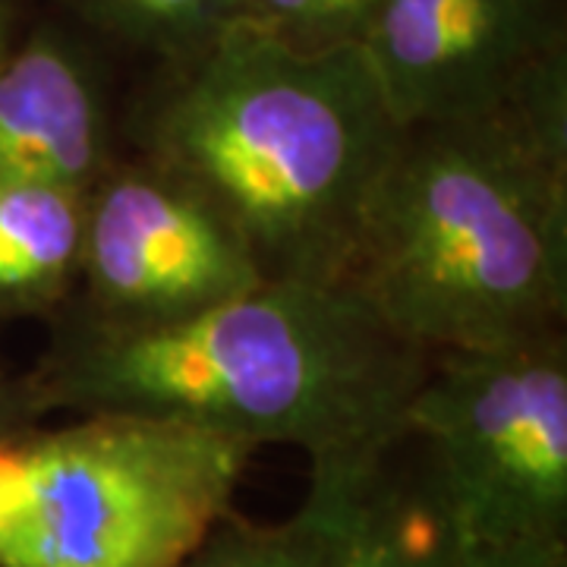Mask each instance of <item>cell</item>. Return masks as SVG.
Listing matches in <instances>:
<instances>
[{"mask_svg": "<svg viewBox=\"0 0 567 567\" xmlns=\"http://www.w3.org/2000/svg\"><path fill=\"white\" fill-rule=\"evenodd\" d=\"M265 278L234 230L152 164H111L85 193L73 322L158 328L256 290Z\"/></svg>", "mask_w": 567, "mask_h": 567, "instance_id": "52a82bcc", "label": "cell"}, {"mask_svg": "<svg viewBox=\"0 0 567 567\" xmlns=\"http://www.w3.org/2000/svg\"><path fill=\"white\" fill-rule=\"evenodd\" d=\"M445 533L423 492H404L385 476V464L357 480L341 567H442Z\"/></svg>", "mask_w": 567, "mask_h": 567, "instance_id": "30bf717a", "label": "cell"}, {"mask_svg": "<svg viewBox=\"0 0 567 567\" xmlns=\"http://www.w3.org/2000/svg\"><path fill=\"white\" fill-rule=\"evenodd\" d=\"M442 567H567V546H457L445 536Z\"/></svg>", "mask_w": 567, "mask_h": 567, "instance_id": "9a60e30c", "label": "cell"}, {"mask_svg": "<svg viewBox=\"0 0 567 567\" xmlns=\"http://www.w3.org/2000/svg\"><path fill=\"white\" fill-rule=\"evenodd\" d=\"M365 473L369 470H357V473H312V483H309V495L306 498L316 505L319 524H316V533H312L309 546L300 555L297 567H341L347 507H350V495H353L357 480L365 476Z\"/></svg>", "mask_w": 567, "mask_h": 567, "instance_id": "5bb4252c", "label": "cell"}, {"mask_svg": "<svg viewBox=\"0 0 567 567\" xmlns=\"http://www.w3.org/2000/svg\"><path fill=\"white\" fill-rule=\"evenodd\" d=\"M164 63L140 162L199 196L265 281L344 284L401 140L363 48L297 51L237 20Z\"/></svg>", "mask_w": 567, "mask_h": 567, "instance_id": "7a4b0ae2", "label": "cell"}, {"mask_svg": "<svg viewBox=\"0 0 567 567\" xmlns=\"http://www.w3.org/2000/svg\"><path fill=\"white\" fill-rule=\"evenodd\" d=\"M85 196L0 181V319L58 312L80 284Z\"/></svg>", "mask_w": 567, "mask_h": 567, "instance_id": "9c48e42d", "label": "cell"}, {"mask_svg": "<svg viewBox=\"0 0 567 567\" xmlns=\"http://www.w3.org/2000/svg\"><path fill=\"white\" fill-rule=\"evenodd\" d=\"M17 0H0V61L17 44Z\"/></svg>", "mask_w": 567, "mask_h": 567, "instance_id": "2e32d148", "label": "cell"}, {"mask_svg": "<svg viewBox=\"0 0 567 567\" xmlns=\"http://www.w3.org/2000/svg\"><path fill=\"white\" fill-rule=\"evenodd\" d=\"M429 357L347 284L265 281L158 328L70 319L17 391L25 416L155 413L306 451L312 473H357L406 442Z\"/></svg>", "mask_w": 567, "mask_h": 567, "instance_id": "6da1fadb", "label": "cell"}, {"mask_svg": "<svg viewBox=\"0 0 567 567\" xmlns=\"http://www.w3.org/2000/svg\"><path fill=\"white\" fill-rule=\"evenodd\" d=\"M114 164L99 70L58 25L20 35L0 61V181L89 193Z\"/></svg>", "mask_w": 567, "mask_h": 567, "instance_id": "ba28073f", "label": "cell"}, {"mask_svg": "<svg viewBox=\"0 0 567 567\" xmlns=\"http://www.w3.org/2000/svg\"><path fill=\"white\" fill-rule=\"evenodd\" d=\"M22 416H25V410L20 404V391L0 385V425H17V420Z\"/></svg>", "mask_w": 567, "mask_h": 567, "instance_id": "e0dca14e", "label": "cell"}, {"mask_svg": "<svg viewBox=\"0 0 567 567\" xmlns=\"http://www.w3.org/2000/svg\"><path fill=\"white\" fill-rule=\"evenodd\" d=\"M360 48L401 130L567 111L565 0H375Z\"/></svg>", "mask_w": 567, "mask_h": 567, "instance_id": "8992f818", "label": "cell"}, {"mask_svg": "<svg viewBox=\"0 0 567 567\" xmlns=\"http://www.w3.org/2000/svg\"><path fill=\"white\" fill-rule=\"evenodd\" d=\"M319 524L316 505L303 507L284 524H249L227 514L205 543L177 567H297Z\"/></svg>", "mask_w": 567, "mask_h": 567, "instance_id": "4fadbf2b", "label": "cell"}, {"mask_svg": "<svg viewBox=\"0 0 567 567\" xmlns=\"http://www.w3.org/2000/svg\"><path fill=\"white\" fill-rule=\"evenodd\" d=\"M375 0H240L237 20L297 51L360 48Z\"/></svg>", "mask_w": 567, "mask_h": 567, "instance_id": "7c38bea8", "label": "cell"}, {"mask_svg": "<svg viewBox=\"0 0 567 567\" xmlns=\"http://www.w3.org/2000/svg\"><path fill=\"white\" fill-rule=\"evenodd\" d=\"M344 284L425 353L567 316V111L401 130Z\"/></svg>", "mask_w": 567, "mask_h": 567, "instance_id": "3957f363", "label": "cell"}, {"mask_svg": "<svg viewBox=\"0 0 567 567\" xmlns=\"http://www.w3.org/2000/svg\"><path fill=\"white\" fill-rule=\"evenodd\" d=\"M423 492L457 546H567V344L561 331L432 353L404 413Z\"/></svg>", "mask_w": 567, "mask_h": 567, "instance_id": "5b68a950", "label": "cell"}, {"mask_svg": "<svg viewBox=\"0 0 567 567\" xmlns=\"http://www.w3.org/2000/svg\"><path fill=\"white\" fill-rule=\"evenodd\" d=\"M76 416L0 425V567H177L230 514L256 454L155 413Z\"/></svg>", "mask_w": 567, "mask_h": 567, "instance_id": "277c9868", "label": "cell"}, {"mask_svg": "<svg viewBox=\"0 0 567 567\" xmlns=\"http://www.w3.org/2000/svg\"><path fill=\"white\" fill-rule=\"evenodd\" d=\"M89 29L174 61L240 17V0H61Z\"/></svg>", "mask_w": 567, "mask_h": 567, "instance_id": "8fae6325", "label": "cell"}]
</instances>
